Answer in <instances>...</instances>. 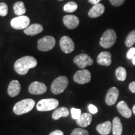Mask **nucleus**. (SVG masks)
I'll list each match as a JSON object with an SVG mask.
<instances>
[{
    "label": "nucleus",
    "mask_w": 135,
    "mask_h": 135,
    "mask_svg": "<svg viewBox=\"0 0 135 135\" xmlns=\"http://www.w3.org/2000/svg\"><path fill=\"white\" fill-rule=\"evenodd\" d=\"M37 60L31 56H26L18 59L15 62L14 68L16 72L21 75H25L28 73L30 69L36 67Z\"/></svg>",
    "instance_id": "1"
},
{
    "label": "nucleus",
    "mask_w": 135,
    "mask_h": 135,
    "mask_svg": "<svg viewBox=\"0 0 135 135\" xmlns=\"http://www.w3.org/2000/svg\"><path fill=\"white\" fill-rule=\"evenodd\" d=\"M35 105V102L33 99L30 98L23 99L15 104L13 108V112L16 115H21L31 111Z\"/></svg>",
    "instance_id": "2"
},
{
    "label": "nucleus",
    "mask_w": 135,
    "mask_h": 135,
    "mask_svg": "<svg viewBox=\"0 0 135 135\" xmlns=\"http://www.w3.org/2000/svg\"><path fill=\"white\" fill-rule=\"evenodd\" d=\"M116 38V32L113 30H107L101 36L99 45L104 48H109L114 45Z\"/></svg>",
    "instance_id": "3"
},
{
    "label": "nucleus",
    "mask_w": 135,
    "mask_h": 135,
    "mask_svg": "<svg viewBox=\"0 0 135 135\" xmlns=\"http://www.w3.org/2000/svg\"><path fill=\"white\" fill-rule=\"evenodd\" d=\"M69 81L67 77L61 76L53 81L51 86V92L55 94L62 93L68 85Z\"/></svg>",
    "instance_id": "4"
},
{
    "label": "nucleus",
    "mask_w": 135,
    "mask_h": 135,
    "mask_svg": "<svg viewBox=\"0 0 135 135\" xmlns=\"http://www.w3.org/2000/svg\"><path fill=\"white\" fill-rule=\"evenodd\" d=\"M59 105V101L56 99L48 98L40 100L37 103L36 108L40 111H48L56 109Z\"/></svg>",
    "instance_id": "5"
},
{
    "label": "nucleus",
    "mask_w": 135,
    "mask_h": 135,
    "mask_svg": "<svg viewBox=\"0 0 135 135\" xmlns=\"http://www.w3.org/2000/svg\"><path fill=\"white\" fill-rule=\"evenodd\" d=\"M55 39L51 36H46L38 41V48L41 51H48L55 46Z\"/></svg>",
    "instance_id": "6"
},
{
    "label": "nucleus",
    "mask_w": 135,
    "mask_h": 135,
    "mask_svg": "<svg viewBox=\"0 0 135 135\" xmlns=\"http://www.w3.org/2000/svg\"><path fill=\"white\" fill-rule=\"evenodd\" d=\"M30 23V18L28 16L22 15L11 20V26L16 30H24L29 26Z\"/></svg>",
    "instance_id": "7"
},
{
    "label": "nucleus",
    "mask_w": 135,
    "mask_h": 135,
    "mask_svg": "<svg viewBox=\"0 0 135 135\" xmlns=\"http://www.w3.org/2000/svg\"><path fill=\"white\" fill-rule=\"evenodd\" d=\"M74 63L80 68L84 69L88 66H91L93 64V60L86 54L82 53L77 55L73 60Z\"/></svg>",
    "instance_id": "8"
},
{
    "label": "nucleus",
    "mask_w": 135,
    "mask_h": 135,
    "mask_svg": "<svg viewBox=\"0 0 135 135\" xmlns=\"http://www.w3.org/2000/svg\"><path fill=\"white\" fill-rule=\"evenodd\" d=\"M74 81L78 84H86L89 83L91 79L90 72L88 70H79L73 76Z\"/></svg>",
    "instance_id": "9"
},
{
    "label": "nucleus",
    "mask_w": 135,
    "mask_h": 135,
    "mask_svg": "<svg viewBox=\"0 0 135 135\" xmlns=\"http://www.w3.org/2000/svg\"><path fill=\"white\" fill-rule=\"evenodd\" d=\"M60 45L61 50L65 53H71L75 50V44L73 41L67 36H64L61 38Z\"/></svg>",
    "instance_id": "10"
},
{
    "label": "nucleus",
    "mask_w": 135,
    "mask_h": 135,
    "mask_svg": "<svg viewBox=\"0 0 135 135\" xmlns=\"http://www.w3.org/2000/svg\"><path fill=\"white\" fill-rule=\"evenodd\" d=\"M119 90L117 88L112 87L108 91L105 98L106 103L109 106L114 105L119 97Z\"/></svg>",
    "instance_id": "11"
},
{
    "label": "nucleus",
    "mask_w": 135,
    "mask_h": 135,
    "mask_svg": "<svg viewBox=\"0 0 135 135\" xmlns=\"http://www.w3.org/2000/svg\"><path fill=\"white\" fill-rule=\"evenodd\" d=\"M28 90L31 94H42L46 91L47 87L43 83L35 81L30 84Z\"/></svg>",
    "instance_id": "12"
},
{
    "label": "nucleus",
    "mask_w": 135,
    "mask_h": 135,
    "mask_svg": "<svg viewBox=\"0 0 135 135\" xmlns=\"http://www.w3.org/2000/svg\"><path fill=\"white\" fill-rule=\"evenodd\" d=\"M63 21L65 26L70 30L75 29L80 24V20L75 15H66L63 17Z\"/></svg>",
    "instance_id": "13"
},
{
    "label": "nucleus",
    "mask_w": 135,
    "mask_h": 135,
    "mask_svg": "<svg viewBox=\"0 0 135 135\" xmlns=\"http://www.w3.org/2000/svg\"><path fill=\"white\" fill-rule=\"evenodd\" d=\"M104 11H105V8H104V5L101 3H98V4L94 5L89 9L88 16L91 18H98L103 14Z\"/></svg>",
    "instance_id": "14"
},
{
    "label": "nucleus",
    "mask_w": 135,
    "mask_h": 135,
    "mask_svg": "<svg viewBox=\"0 0 135 135\" xmlns=\"http://www.w3.org/2000/svg\"><path fill=\"white\" fill-rule=\"evenodd\" d=\"M97 63L100 65L108 66L111 64V55L109 52L103 51L97 57Z\"/></svg>",
    "instance_id": "15"
},
{
    "label": "nucleus",
    "mask_w": 135,
    "mask_h": 135,
    "mask_svg": "<svg viewBox=\"0 0 135 135\" xmlns=\"http://www.w3.org/2000/svg\"><path fill=\"white\" fill-rule=\"evenodd\" d=\"M21 90V84L17 80H13L10 82L8 88V93L11 97L18 95Z\"/></svg>",
    "instance_id": "16"
},
{
    "label": "nucleus",
    "mask_w": 135,
    "mask_h": 135,
    "mask_svg": "<svg viewBox=\"0 0 135 135\" xmlns=\"http://www.w3.org/2000/svg\"><path fill=\"white\" fill-rule=\"evenodd\" d=\"M117 109L118 112L126 118H129L132 115V111L128 108V104L125 101H121L117 104Z\"/></svg>",
    "instance_id": "17"
},
{
    "label": "nucleus",
    "mask_w": 135,
    "mask_h": 135,
    "mask_svg": "<svg viewBox=\"0 0 135 135\" xmlns=\"http://www.w3.org/2000/svg\"><path fill=\"white\" fill-rule=\"evenodd\" d=\"M43 30V27L40 24H35L31 25L28 28L24 30V33L26 35L29 36H35V35H38L41 33Z\"/></svg>",
    "instance_id": "18"
},
{
    "label": "nucleus",
    "mask_w": 135,
    "mask_h": 135,
    "mask_svg": "<svg viewBox=\"0 0 135 135\" xmlns=\"http://www.w3.org/2000/svg\"><path fill=\"white\" fill-rule=\"evenodd\" d=\"M92 121V116L91 114L88 113H84L81 114L80 117L76 119V123L82 128H86L88 126L91 124Z\"/></svg>",
    "instance_id": "19"
},
{
    "label": "nucleus",
    "mask_w": 135,
    "mask_h": 135,
    "mask_svg": "<svg viewBox=\"0 0 135 135\" xmlns=\"http://www.w3.org/2000/svg\"><path fill=\"white\" fill-rule=\"evenodd\" d=\"M112 129V124L109 121L101 123L97 126V130L99 134L102 135H108Z\"/></svg>",
    "instance_id": "20"
},
{
    "label": "nucleus",
    "mask_w": 135,
    "mask_h": 135,
    "mask_svg": "<svg viewBox=\"0 0 135 135\" xmlns=\"http://www.w3.org/2000/svg\"><path fill=\"white\" fill-rule=\"evenodd\" d=\"M112 131L113 135H121L123 133V125L120 119L115 117L113 120Z\"/></svg>",
    "instance_id": "21"
},
{
    "label": "nucleus",
    "mask_w": 135,
    "mask_h": 135,
    "mask_svg": "<svg viewBox=\"0 0 135 135\" xmlns=\"http://www.w3.org/2000/svg\"><path fill=\"white\" fill-rule=\"evenodd\" d=\"M69 115V111L67 108L60 107L57 108L53 113L52 118L55 120L60 119L61 117H67Z\"/></svg>",
    "instance_id": "22"
},
{
    "label": "nucleus",
    "mask_w": 135,
    "mask_h": 135,
    "mask_svg": "<svg viewBox=\"0 0 135 135\" xmlns=\"http://www.w3.org/2000/svg\"><path fill=\"white\" fill-rule=\"evenodd\" d=\"M13 9H14L15 14L17 16H22L26 13V9L25 8L24 3L22 1H18L15 3L13 6Z\"/></svg>",
    "instance_id": "23"
},
{
    "label": "nucleus",
    "mask_w": 135,
    "mask_h": 135,
    "mask_svg": "<svg viewBox=\"0 0 135 135\" xmlns=\"http://www.w3.org/2000/svg\"><path fill=\"white\" fill-rule=\"evenodd\" d=\"M127 73L126 71L123 67H118L116 70V76L118 80L123 81L126 80Z\"/></svg>",
    "instance_id": "24"
},
{
    "label": "nucleus",
    "mask_w": 135,
    "mask_h": 135,
    "mask_svg": "<svg viewBox=\"0 0 135 135\" xmlns=\"http://www.w3.org/2000/svg\"><path fill=\"white\" fill-rule=\"evenodd\" d=\"M135 43V30L130 32L126 36L125 45L127 47H131Z\"/></svg>",
    "instance_id": "25"
},
{
    "label": "nucleus",
    "mask_w": 135,
    "mask_h": 135,
    "mask_svg": "<svg viewBox=\"0 0 135 135\" xmlns=\"http://www.w3.org/2000/svg\"><path fill=\"white\" fill-rule=\"evenodd\" d=\"M78 9V4L75 2L71 1L66 4L63 7V9L65 12L73 13Z\"/></svg>",
    "instance_id": "26"
},
{
    "label": "nucleus",
    "mask_w": 135,
    "mask_h": 135,
    "mask_svg": "<svg viewBox=\"0 0 135 135\" xmlns=\"http://www.w3.org/2000/svg\"><path fill=\"white\" fill-rule=\"evenodd\" d=\"M8 13V8L5 3H0V16H6Z\"/></svg>",
    "instance_id": "27"
},
{
    "label": "nucleus",
    "mask_w": 135,
    "mask_h": 135,
    "mask_svg": "<svg viewBox=\"0 0 135 135\" xmlns=\"http://www.w3.org/2000/svg\"><path fill=\"white\" fill-rule=\"evenodd\" d=\"M71 116L74 119H78L80 117V116L81 115V111L80 109L75 108H72L71 109Z\"/></svg>",
    "instance_id": "28"
},
{
    "label": "nucleus",
    "mask_w": 135,
    "mask_h": 135,
    "mask_svg": "<svg viewBox=\"0 0 135 135\" xmlns=\"http://www.w3.org/2000/svg\"><path fill=\"white\" fill-rule=\"evenodd\" d=\"M70 135H89V133L83 128H76Z\"/></svg>",
    "instance_id": "29"
},
{
    "label": "nucleus",
    "mask_w": 135,
    "mask_h": 135,
    "mask_svg": "<svg viewBox=\"0 0 135 135\" xmlns=\"http://www.w3.org/2000/svg\"><path fill=\"white\" fill-rule=\"evenodd\" d=\"M135 55V48L133 47V48H131L128 50L127 52V54H126V57L128 60H132V58Z\"/></svg>",
    "instance_id": "30"
},
{
    "label": "nucleus",
    "mask_w": 135,
    "mask_h": 135,
    "mask_svg": "<svg viewBox=\"0 0 135 135\" xmlns=\"http://www.w3.org/2000/svg\"><path fill=\"white\" fill-rule=\"evenodd\" d=\"M125 0H109L111 4L114 6H119L124 3Z\"/></svg>",
    "instance_id": "31"
},
{
    "label": "nucleus",
    "mask_w": 135,
    "mask_h": 135,
    "mask_svg": "<svg viewBox=\"0 0 135 135\" xmlns=\"http://www.w3.org/2000/svg\"><path fill=\"white\" fill-rule=\"evenodd\" d=\"M88 109L89 112H90L91 114H96L98 112V108H97V106H95L93 104H89L88 106Z\"/></svg>",
    "instance_id": "32"
},
{
    "label": "nucleus",
    "mask_w": 135,
    "mask_h": 135,
    "mask_svg": "<svg viewBox=\"0 0 135 135\" xmlns=\"http://www.w3.org/2000/svg\"><path fill=\"white\" fill-rule=\"evenodd\" d=\"M50 135H64V133L62 131L59 130V129H56L52 132L50 133Z\"/></svg>",
    "instance_id": "33"
},
{
    "label": "nucleus",
    "mask_w": 135,
    "mask_h": 135,
    "mask_svg": "<svg viewBox=\"0 0 135 135\" xmlns=\"http://www.w3.org/2000/svg\"><path fill=\"white\" fill-rule=\"evenodd\" d=\"M129 89L131 92L135 93V81L131 82L129 85Z\"/></svg>",
    "instance_id": "34"
},
{
    "label": "nucleus",
    "mask_w": 135,
    "mask_h": 135,
    "mask_svg": "<svg viewBox=\"0 0 135 135\" xmlns=\"http://www.w3.org/2000/svg\"><path fill=\"white\" fill-rule=\"evenodd\" d=\"M88 1L90 3L95 5V4H98V3H99V2H100L101 0H88Z\"/></svg>",
    "instance_id": "35"
},
{
    "label": "nucleus",
    "mask_w": 135,
    "mask_h": 135,
    "mask_svg": "<svg viewBox=\"0 0 135 135\" xmlns=\"http://www.w3.org/2000/svg\"><path fill=\"white\" fill-rule=\"evenodd\" d=\"M132 63H133V65H134L135 66V55H134V56L132 58Z\"/></svg>",
    "instance_id": "36"
},
{
    "label": "nucleus",
    "mask_w": 135,
    "mask_h": 135,
    "mask_svg": "<svg viewBox=\"0 0 135 135\" xmlns=\"http://www.w3.org/2000/svg\"><path fill=\"white\" fill-rule=\"evenodd\" d=\"M132 111H133V113H134V114H135V104L134 105V106H133V109H132Z\"/></svg>",
    "instance_id": "37"
},
{
    "label": "nucleus",
    "mask_w": 135,
    "mask_h": 135,
    "mask_svg": "<svg viewBox=\"0 0 135 135\" xmlns=\"http://www.w3.org/2000/svg\"><path fill=\"white\" fill-rule=\"evenodd\" d=\"M59 1H63V0H59Z\"/></svg>",
    "instance_id": "38"
}]
</instances>
